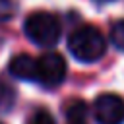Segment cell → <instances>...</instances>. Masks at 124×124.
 <instances>
[{"label": "cell", "mask_w": 124, "mask_h": 124, "mask_svg": "<svg viewBox=\"0 0 124 124\" xmlns=\"http://www.w3.org/2000/svg\"><path fill=\"white\" fill-rule=\"evenodd\" d=\"M68 50L79 62L91 64L105 56L107 41L95 25H79L68 35Z\"/></svg>", "instance_id": "obj_1"}, {"label": "cell", "mask_w": 124, "mask_h": 124, "mask_svg": "<svg viewBox=\"0 0 124 124\" xmlns=\"http://www.w3.org/2000/svg\"><path fill=\"white\" fill-rule=\"evenodd\" d=\"M23 33L33 45H37L41 48H50L60 39V21L50 12L37 10L25 17Z\"/></svg>", "instance_id": "obj_2"}, {"label": "cell", "mask_w": 124, "mask_h": 124, "mask_svg": "<svg viewBox=\"0 0 124 124\" xmlns=\"http://www.w3.org/2000/svg\"><path fill=\"white\" fill-rule=\"evenodd\" d=\"M66 78V60L54 50H46L37 58V83L43 87H56Z\"/></svg>", "instance_id": "obj_3"}, {"label": "cell", "mask_w": 124, "mask_h": 124, "mask_svg": "<svg viewBox=\"0 0 124 124\" xmlns=\"http://www.w3.org/2000/svg\"><path fill=\"white\" fill-rule=\"evenodd\" d=\"M97 124H124V99L116 93H99L93 101Z\"/></svg>", "instance_id": "obj_4"}, {"label": "cell", "mask_w": 124, "mask_h": 124, "mask_svg": "<svg viewBox=\"0 0 124 124\" xmlns=\"http://www.w3.org/2000/svg\"><path fill=\"white\" fill-rule=\"evenodd\" d=\"M8 72L12 78L21 81H37V58L27 52H19L8 62Z\"/></svg>", "instance_id": "obj_5"}, {"label": "cell", "mask_w": 124, "mask_h": 124, "mask_svg": "<svg viewBox=\"0 0 124 124\" xmlns=\"http://www.w3.org/2000/svg\"><path fill=\"white\" fill-rule=\"evenodd\" d=\"M64 114H66L68 122H79V120H85L87 105H85L81 99H70V101L64 103Z\"/></svg>", "instance_id": "obj_6"}, {"label": "cell", "mask_w": 124, "mask_h": 124, "mask_svg": "<svg viewBox=\"0 0 124 124\" xmlns=\"http://www.w3.org/2000/svg\"><path fill=\"white\" fill-rule=\"evenodd\" d=\"M16 89L8 81L0 79V112H10L16 105Z\"/></svg>", "instance_id": "obj_7"}, {"label": "cell", "mask_w": 124, "mask_h": 124, "mask_svg": "<svg viewBox=\"0 0 124 124\" xmlns=\"http://www.w3.org/2000/svg\"><path fill=\"white\" fill-rule=\"evenodd\" d=\"M108 37H110L112 46H116L118 50H124V19H116L110 25Z\"/></svg>", "instance_id": "obj_8"}, {"label": "cell", "mask_w": 124, "mask_h": 124, "mask_svg": "<svg viewBox=\"0 0 124 124\" xmlns=\"http://www.w3.org/2000/svg\"><path fill=\"white\" fill-rule=\"evenodd\" d=\"M27 124H56V120H54V116L50 114V110H46V108H37L29 118H27Z\"/></svg>", "instance_id": "obj_9"}, {"label": "cell", "mask_w": 124, "mask_h": 124, "mask_svg": "<svg viewBox=\"0 0 124 124\" xmlns=\"http://www.w3.org/2000/svg\"><path fill=\"white\" fill-rule=\"evenodd\" d=\"M17 2L16 0H0V21H8L16 16Z\"/></svg>", "instance_id": "obj_10"}, {"label": "cell", "mask_w": 124, "mask_h": 124, "mask_svg": "<svg viewBox=\"0 0 124 124\" xmlns=\"http://www.w3.org/2000/svg\"><path fill=\"white\" fill-rule=\"evenodd\" d=\"M68 124H85V120H79V122H68Z\"/></svg>", "instance_id": "obj_11"}, {"label": "cell", "mask_w": 124, "mask_h": 124, "mask_svg": "<svg viewBox=\"0 0 124 124\" xmlns=\"http://www.w3.org/2000/svg\"><path fill=\"white\" fill-rule=\"evenodd\" d=\"M99 2H110V0H99Z\"/></svg>", "instance_id": "obj_12"}, {"label": "cell", "mask_w": 124, "mask_h": 124, "mask_svg": "<svg viewBox=\"0 0 124 124\" xmlns=\"http://www.w3.org/2000/svg\"><path fill=\"white\" fill-rule=\"evenodd\" d=\"M0 124H2V122H0Z\"/></svg>", "instance_id": "obj_13"}]
</instances>
